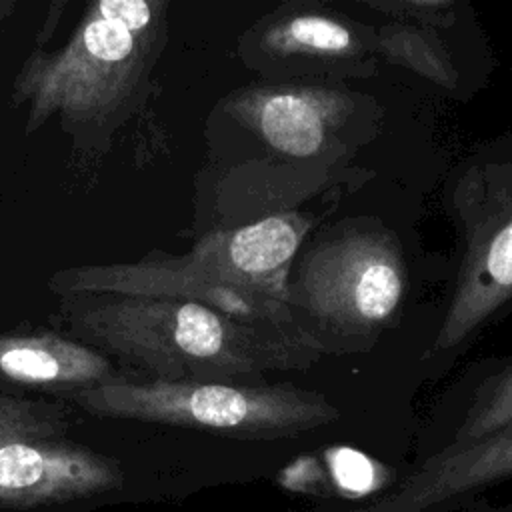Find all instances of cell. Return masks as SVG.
I'll return each instance as SVG.
<instances>
[{
    "label": "cell",
    "instance_id": "obj_1",
    "mask_svg": "<svg viewBox=\"0 0 512 512\" xmlns=\"http://www.w3.org/2000/svg\"><path fill=\"white\" fill-rule=\"evenodd\" d=\"M56 316L74 340L142 372L146 380H258L294 350L314 346L182 298L76 294L60 298Z\"/></svg>",
    "mask_w": 512,
    "mask_h": 512
},
{
    "label": "cell",
    "instance_id": "obj_2",
    "mask_svg": "<svg viewBox=\"0 0 512 512\" xmlns=\"http://www.w3.org/2000/svg\"><path fill=\"white\" fill-rule=\"evenodd\" d=\"M164 0L88 4L70 40L36 48L12 82V104L26 106L24 132L50 118L80 146L96 142L130 114L166 42Z\"/></svg>",
    "mask_w": 512,
    "mask_h": 512
},
{
    "label": "cell",
    "instance_id": "obj_3",
    "mask_svg": "<svg viewBox=\"0 0 512 512\" xmlns=\"http://www.w3.org/2000/svg\"><path fill=\"white\" fill-rule=\"evenodd\" d=\"M66 400L100 418L208 430L274 440L332 424L340 412L322 396L290 384L166 382L120 376Z\"/></svg>",
    "mask_w": 512,
    "mask_h": 512
},
{
    "label": "cell",
    "instance_id": "obj_4",
    "mask_svg": "<svg viewBox=\"0 0 512 512\" xmlns=\"http://www.w3.org/2000/svg\"><path fill=\"white\" fill-rule=\"evenodd\" d=\"M406 270L396 240L376 230H350L318 244L302 262L296 294L322 322L366 334L400 306Z\"/></svg>",
    "mask_w": 512,
    "mask_h": 512
},
{
    "label": "cell",
    "instance_id": "obj_5",
    "mask_svg": "<svg viewBox=\"0 0 512 512\" xmlns=\"http://www.w3.org/2000/svg\"><path fill=\"white\" fill-rule=\"evenodd\" d=\"M48 290L62 296L76 294H120L182 298L212 306L248 326L308 342L306 334L294 326L286 304L232 288L194 272L182 256H154L132 264H88L54 272Z\"/></svg>",
    "mask_w": 512,
    "mask_h": 512
},
{
    "label": "cell",
    "instance_id": "obj_6",
    "mask_svg": "<svg viewBox=\"0 0 512 512\" xmlns=\"http://www.w3.org/2000/svg\"><path fill=\"white\" fill-rule=\"evenodd\" d=\"M488 196L464 210V258L432 352H446L512 300V164L498 166Z\"/></svg>",
    "mask_w": 512,
    "mask_h": 512
},
{
    "label": "cell",
    "instance_id": "obj_7",
    "mask_svg": "<svg viewBox=\"0 0 512 512\" xmlns=\"http://www.w3.org/2000/svg\"><path fill=\"white\" fill-rule=\"evenodd\" d=\"M122 484L116 460L58 438L0 444V506L58 504Z\"/></svg>",
    "mask_w": 512,
    "mask_h": 512
},
{
    "label": "cell",
    "instance_id": "obj_8",
    "mask_svg": "<svg viewBox=\"0 0 512 512\" xmlns=\"http://www.w3.org/2000/svg\"><path fill=\"white\" fill-rule=\"evenodd\" d=\"M308 230L300 216H268L204 236L182 258L204 278L288 304V266Z\"/></svg>",
    "mask_w": 512,
    "mask_h": 512
},
{
    "label": "cell",
    "instance_id": "obj_9",
    "mask_svg": "<svg viewBox=\"0 0 512 512\" xmlns=\"http://www.w3.org/2000/svg\"><path fill=\"white\" fill-rule=\"evenodd\" d=\"M512 476V424L426 458L396 490L352 512H426Z\"/></svg>",
    "mask_w": 512,
    "mask_h": 512
},
{
    "label": "cell",
    "instance_id": "obj_10",
    "mask_svg": "<svg viewBox=\"0 0 512 512\" xmlns=\"http://www.w3.org/2000/svg\"><path fill=\"white\" fill-rule=\"evenodd\" d=\"M112 360L58 332H0V382L68 398L120 378Z\"/></svg>",
    "mask_w": 512,
    "mask_h": 512
},
{
    "label": "cell",
    "instance_id": "obj_11",
    "mask_svg": "<svg viewBox=\"0 0 512 512\" xmlns=\"http://www.w3.org/2000/svg\"><path fill=\"white\" fill-rule=\"evenodd\" d=\"M344 94L320 88H260L234 100L232 114L256 130L274 150L308 158L318 154L328 134L344 118Z\"/></svg>",
    "mask_w": 512,
    "mask_h": 512
},
{
    "label": "cell",
    "instance_id": "obj_12",
    "mask_svg": "<svg viewBox=\"0 0 512 512\" xmlns=\"http://www.w3.org/2000/svg\"><path fill=\"white\" fill-rule=\"evenodd\" d=\"M266 42L280 54L344 56L354 50L352 30L336 18L322 14H298L274 26Z\"/></svg>",
    "mask_w": 512,
    "mask_h": 512
},
{
    "label": "cell",
    "instance_id": "obj_13",
    "mask_svg": "<svg viewBox=\"0 0 512 512\" xmlns=\"http://www.w3.org/2000/svg\"><path fill=\"white\" fill-rule=\"evenodd\" d=\"M512 424V364L490 376L474 394L450 444L482 440Z\"/></svg>",
    "mask_w": 512,
    "mask_h": 512
},
{
    "label": "cell",
    "instance_id": "obj_14",
    "mask_svg": "<svg viewBox=\"0 0 512 512\" xmlns=\"http://www.w3.org/2000/svg\"><path fill=\"white\" fill-rule=\"evenodd\" d=\"M66 428L64 404L0 392V444L20 438H56Z\"/></svg>",
    "mask_w": 512,
    "mask_h": 512
},
{
    "label": "cell",
    "instance_id": "obj_15",
    "mask_svg": "<svg viewBox=\"0 0 512 512\" xmlns=\"http://www.w3.org/2000/svg\"><path fill=\"white\" fill-rule=\"evenodd\" d=\"M380 44L390 56L436 82L450 84L454 78L450 62L446 60L440 44L420 34L416 28H384L380 34Z\"/></svg>",
    "mask_w": 512,
    "mask_h": 512
},
{
    "label": "cell",
    "instance_id": "obj_16",
    "mask_svg": "<svg viewBox=\"0 0 512 512\" xmlns=\"http://www.w3.org/2000/svg\"><path fill=\"white\" fill-rule=\"evenodd\" d=\"M374 8H380V10H398V12H412V16L416 18H424V16H430L434 22H440L442 16H448L452 18L450 10L454 8L452 2H374L372 4Z\"/></svg>",
    "mask_w": 512,
    "mask_h": 512
},
{
    "label": "cell",
    "instance_id": "obj_17",
    "mask_svg": "<svg viewBox=\"0 0 512 512\" xmlns=\"http://www.w3.org/2000/svg\"><path fill=\"white\" fill-rule=\"evenodd\" d=\"M14 10H16V2H12V0H0V22H4Z\"/></svg>",
    "mask_w": 512,
    "mask_h": 512
}]
</instances>
